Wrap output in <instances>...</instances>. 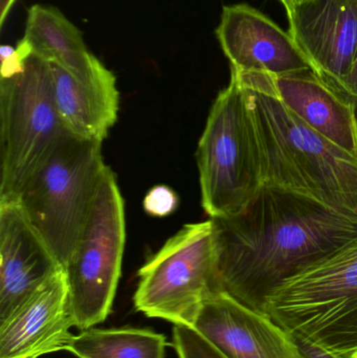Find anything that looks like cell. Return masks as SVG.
<instances>
[{
  "label": "cell",
  "instance_id": "cell-1",
  "mask_svg": "<svg viewBox=\"0 0 357 358\" xmlns=\"http://www.w3.org/2000/svg\"><path fill=\"white\" fill-rule=\"evenodd\" d=\"M210 219L221 292L268 317L283 284L357 236V222L265 185L242 212Z\"/></svg>",
  "mask_w": 357,
  "mask_h": 358
},
{
  "label": "cell",
  "instance_id": "cell-2",
  "mask_svg": "<svg viewBox=\"0 0 357 358\" xmlns=\"http://www.w3.org/2000/svg\"><path fill=\"white\" fill-rule=\"evenodd\" d=\"M235 71L249 101L263 185L357 222V157L296 117L279 96L274 76Z\"/></svg>",
  "mask_w": 357,
  "mask_h": 358
},
{
  "label": "cell",
  "instance_id": "cell-3",
  "mask_svg": "<svg viewBox=\"0 0 357 358\" xmlns=\"http://www.w3.org/2000/svg\"><path fill=\"white\" fill-rule=\"evenodd\" d=\"M20 64L0 80V202L18 201L34 174L67 138L50 62L17 45Z\"/></svg>",
  "mask_w": 357,
  "mask_h": 358
},
{
  "label": "cell",
  "instance_id": "cell-4",
  "mask_svg": "<svg viewBox=\"0 0 357 358\" xmlns=\"http://www.w3.org/2000/svg\"><path fill=\"white\" fill-rule=\"evenodd\" d=\"M268 315L293 336L357 358V236L283 284Z\"/></svg>",
  "mask_w": 357,
  "mask_h": 358
},
{
  "label": "cell",
  "instance_id": "cell-5",
  "mask_svg": "<svg viewBox=\"0 0 357 358\" xmlns=\"http://www.w3.org/2000/svg\"><path fill=\"white\" fill-rule=\"evenodd\" d=\"M201 204L210 218L239 214L263 187L257 136L245 87L231 69L197 147Z\"/></svg>",
  "mask_w": 357,
  "mask_h": 358
},
{
  "label": "cell",
  "instance_id": "cell-6",
  "mask_svg": "<svg viewBox=\"0 0 357 358\" xmlns=\"http://www.w3.org/2000/svg\"><path fill=\"white\" fill-rule=\"evenodd\" d=\"M102 143L67 136L34 174L18 199L63 269L75 250L106 167Z\"/></svg>",
  "mask_w": 357,
  "mask_h": 358
},
{
  "label": "cell",
  "instance_id": "cell-7",
  "mask_svg": "<svg viewBox=\"0 0 357 358\" xmlns=\"http://www.w3.org/2000/svg\"><path fill=\"white\" fill-rule=\"evenodd\" d=\"M134 307L148 317L194 328L203 305L220 294L211 219L184 225L138 273Z\"/></svg>",
  "mask_w": 357,
  "mask_h": 358
},
{
  "label": "cell",
  "instance_id": "cell-8",
  "mask_svg": "<svg viewBox=\"0 0 357 358\" xmlns=\"http://www.w3.org/2000/svg\"><path fill=\"white\" fill-rule=\"evenodd\" d=\"M126 242L125 203L106 166L89 214L64 268L75 327H96L110 315Z\"/></svg>",
  "mask_w": 357,
  "mask_h": 358
},
{
  "label": "cell",
  "instance_id": "cell-9",
  "mask_svg": "<svg viewBox=\"0 0 357 358\" xmlns=\"http://www.w3.org/2000/svg\"><path fill=\"white\" fill-rule=\"evenodd\" d=\"M216 34L239 73L281 77L314 69L289 31L249 4L224 6Z\"/></svg>",
  "mask_w": 357,
  "mask_h": 358
},
{
  "label": "cell",
  "instance_id": "cell-10",
  "mask_svg": "<svg viewBox=\"0 0 357 358\" xmlns=\"http://www.w3.org/2000/svg\"><path fill=\"white\" fill-rule=\"evenodd\" d=\"M287 16L314 71L341 90L357 55V0H307Z\"/></svg>",
  "mask_w": 357,
  "mask_h": 358
},
{
  "label": "cell",
  "instance_id": "cell-11",
  "mask_svg": "<svg viewBox=\"0 0 357 358\" xmlns=\"http://www.w3.org/2000/svg\"><path fill=\"white\" fill-rule=\"evenodd\" d=\"M61 271L20 203L0 202V322Z\"/></svg>",
  "mask_w": 357,
  "mask_h": 358
},
{
  "label": "cell",
  "instance_id": "cell-12",
  "mask_svg": "<svg viewBox=\"0 0 357 358\" xmlns=\"http://www.w3.org/2000/svg\"><path fill=\"white\" fill-rule=\"evenodd\" d=\"M75 327L64 271L0 322V358H39L66 351Z\"/></svg>",
  "mask_w": 357,
  "mask_h": 358
},
{
  "label": "cell",
  "instance_id": "cell-13",
  "mask_svg": "<svg viewBox=\"0 0 357 358\" xmlns=\"http://www.w3.org/2000/svg\"><path fill=\"white\" fill-rule=\"evenodd\" d=\"M193 329L228 358H304L289 332L224 292L203 305Z\"/></svg>",
  "mask_w": 357,
  "mask_h": 358
},
{
  "label": "cell",
  "instance_id": "cell-14",
  "mask_svg": "<svg viewBox=\"0 0 357 358\" xmlns=\"http://www.w3.org/2000/svg\"><path fill=\"white\" fill-rule=\"evenodd\" d=\"M274 78L279 96L296 117L357 157L356 100L314 69Z\"/></svg>",
  "mask_w": 357,
  "mask_h": 358
},
{
  "label": "cell",
  "instance_id": "cell-15",
  "mask_svg": "<svg viewBox=\"0 0 357 358\" xmlns=\"http://www.w3.org/2000/svg\"><path fill=\"white\" fill-rule=\"evenodd\" d=\"M54 100L65 127L73 136L103 142L117 120L119 96L115 75L106 67L82 81L50 63Z\"/></svg>",
  "mask_w": 357,
  "mask_h": 358
},
{
  "label": "cell",
  "instance_id": "cell-16",
  "mask_svg": "<svg viewBox=\"0 0 357 358\" xmlns=\"http://www.w3.org/2000/svg\"><path fill=\"white\" fill-rule=\"evenodd\" d=\"M18 45L60 65L82 81H89L104 67L86 48L81 31L52 6H31L24 37Z\"/></svg>",
  "mask_w": 357,
  "mask_h": 358
},
{
  "label": "cell",
  "instance_id": "cell-17",
  "mask_svg": "<svg viewBox=\"0 0 357 358\" xmlns=\"http://www.w3.org/2000/svg\"><path fill=\"white\" fill-rule=\"evenodd\" d=\"M167 338L150 329L122 327L80 330L67 352L78 358H166Z\"/></svg>",
  "mask_w": 357,
  "mask_h": 358
},
{
  "label": "cell",
  "instance_id": "cell-18",
  "mask_svg": "<svg viewBox=\"0 0 357 358\" xmlns=\"http://www.w3.org/2000/svg\"><path fill=\"white\" fill-rule=\"evenodd\" d=\"M172 336L178 358H228L193 328L174 326Z\"/></svg>",
  "mask_w": 357,
  "mask_h": 358
},
{
  "label": "cell",
  "instance_id": "cell-19",
  "mask_svg": "<svg viewBox=\"0 0 357 358\" xmlns=\"http://www.w3.org/2000/svg\"><path fill=\"white\" fill-rule=\"evenodd\" d=\"M177 206V195L167 185H155L144 199L145 210L153 217L168 216L175 212Z\"/></svg>",
  "mask_w": 357,
  "mask_h": 358
},
{
  "label": "cell",
  "instance_id": "cell-20",
  "mask_svg": "<svg viewBox=\"0 0 357 358\" xmlns=\"http://www.w3.org/2000/svg\"><path fill=\"white\" fill-rule=\"evenodd\" d=\"M291 336H293V340L299 347L304 358H344L326 350L323 347L309 342V341L304 340L301 336H293V334H291Z\"/></svg>",
  "mask_w": 357,
  "mask_h": 358
},
{
  "label": "cell",
  "instance_id": "cell-21",
  "mask_svg": "<svg viewBox=\"0 0 357 358\" xmlns=\"http://www.w3.org/2000/svg\"><path fill=\"white\" fill-rule=\"evenodd\" d=\"M341 90L357 101V55Z\"/></svg>",
  "mask_w": 357,
  "mask_h": 358
},
{
  "label": "cell",
  "instance_id": "cell-22",
  "mask_svg": "<svg viewBox=\"0 0 357 358\" xmlns=\"http://www.w3.org/2000/svg\"><path fill=\"white\" fill-rule=\"evenodd\" d=\"M280 1L282 2L285 10H286L287 15H289V13L293 12V10L296 6H300V4L307 1V0H280Z\"/></svg>",
  "mask_w": 357,
  "mask_h": 358
}]
</instances>
